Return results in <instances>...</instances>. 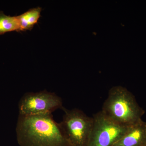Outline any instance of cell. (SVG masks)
I'll return each mask as SVG.
<instances>
[{
  "instance_id": "6da1fadb",
  "label": "cell",
  "mask_w": 146,
  "mask_h": 146,
  "mask_svg": "<svg viewBox=\"0 0 146 146\" xmlns=\"http://www.w3.org/2000/svg\"><path fill=\"white\" fill-rule=\"evenodd\" d=\"M16 131L20 146H72L52 113L19 115Z\"/></svg>"
},
{
  "instance_id": "7a4b0ae2",
  "label": "cell",
  "mask_w": 146,
  "mask_h": 146,
  "mask_svg": "<svg viewBox=\"0 0 146 146\" xmlns=\"http://www.w3.org/2000/svg\"><path fill=\"white\" fill-rule=\"evenodd\" d=\"M101 111L115 122L127 126L142 121L145 113L133 94L121 86H114L110 90Z\"/></svg>"
},
{
  "instance_id": "3957f363",
  "label": "cell",
  "mask_w": 146,
  "mask_h": 146,
  "mask_svg": "<svg viewBox=\"0 0 146 146\" xmlns=\"http://www.w3.org/2000/svg\"><path fill=\"white\" fill-rule=\"evenodd\" d=\"M63 120L59 123L72 146H86L93 125V117L78 109L63 107Z\"/></svg>"
},
{
  "instance_id": "277c9868",
  "label": "cell",
  "mask_w": 146,
  "mask_h": 146,
  "mask_svg": "<svg viewBox=\"0 0 146 146\" xmlns=\"http://www.w3.org/2000/svg\"><path fill=\"white\" fill-rule=\"evenodd\" d=\"M92 117L93 127L86 146H113L131 126L115 122L101 111Z\"/></svg>"
},
{
  "instance_id": "5b68a950",
  "label": "cell",
  "mask_w": 146,
  "mask_h": 146,
  "mask_svg": "<svg viewBox=\"0 0 146 146\" xmlns=\"http://www.w3.org/2000/svg\"><path fill=\"white\" fill-rule=\"evenodd\" d=\"M63 101L60 97L46 91L24 94L18 104L19 115H34L52 113L62 109Z\"/></svg>"
},
{
  "instance_id": "8992f818",
  "label": "cell",
  "mask_w": 146,
  "mask_h": 146,
  "mask_svg": "<svg viewBox=\"0 0 146 146\" xmlns=\"http://www.w3.org/2000/svg\"><path fill=\"white\" fill-rule=\"evenodd\" d=\"M146 146V122L141 121L131 125L113 146Z\"/></svg>"
},
{
  "instance_id": "52a82bcc",
  "label": "cell",
  "mask_w": 146,
  "mask_h": 146,
  "mask_svg": "<svg viewBox=\"0 0 146 146\" xmlns=\"http://www.w3.org/2000/svg\"><path fill=\"white\" fill-rule=\"evenodd\" d=\"M42 10L41 7H38L31 9L17 16L20 25V31L31 30L38 22L41 16Z\"/></svg>"
},
{
  "instance_id": "ba28073f",
  "label": "cell",
  "mask_w": 146,
  "mask_h": 146,
  "mask_svg": "<svg viewBox=\"0 0 146 146\" xmlns=\"http://www.w3.org/2000/svg\"><path fill=\"white\" fill-rule=\"evenodd\" d=\"M11 31H20L17 16H7L0 11V35Z\"/></svg>"
},
{
  "instance_id": "9c48e42d",
  "label": "cell",
  "mask_w": 146,
  "mask_h": 146,
  "mask_svg": "<svg viewBox=\"0 0 146 146\" xmlns=\"http://www.w3.org/2000/svg\"></svg>"
}]
</instances>
